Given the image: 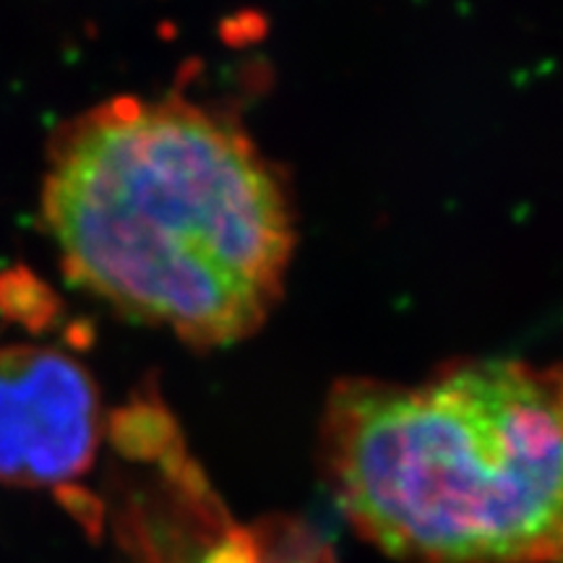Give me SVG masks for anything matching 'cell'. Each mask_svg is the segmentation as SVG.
I'll use <instances>...</instances> for the list:
<instances>
[{
  "mask_svg": "<svg viewBox=\"0 0 563 563\" xmlns=\"http://www.w3.org/2000/svg\"><path fill=\"white\" fill-rule=\"evenodd\" d=\"M321 456L350 522L394 559L563 563V415L522 363L336 384Z\"/></svg>",
  "mask_w": 563,
  "mask_h": 563,
  "instance_id": "cell-2",
  "label": "cell"
},
{
  "mask_svg": "<svg viewBox=\"0 0 563 563\" xmlns=\"http://www.w3.org/2000/svg\"><path fill=\"white\" fill-rule=\"evenodd\" d=\"M42 211L76 285L199 347L253 334L285 290V191L251 139L199 104L84 112L53 144Z\"/></svg>",
  "mask_w": 563,
  "mask_h": 563,
  "instance_id": "cell-1",
  "label": "cell"
},
{
  "mask_svg": "<svg viewBox=\"0 0 563 563\" xmlns=\"http://www.w3.org/2000/svg\"><path fill=\"white\" fill-rule=\"evenodd\" d=\"M548 382H551V386H553V394H555V399H559V407L563 415V371L555 373V376H548Z\"/></svg>",
  "mask_w": 563,
  "mask_h": 563,
  "instance_id": "cell-5",
  "label": "cell"
},
{
  "mask_svg": "<svg viewBox=\"0 0 563 563\" xmlns=\"http://www.w3.org/2000/svg\"><path fill=\"white\" fill-rule=\"evenodd\" d=\"M253 534L262 563H334L327 545L295 525H262Z\"/></svg>",
  "mask_w": 563,
  "mask_h": 563,
  "instance_id": "cell-4",
  "label": "cell"
},
{
  "mask_svg": "<svg viewBox=\"0 0 563 563\" xmlns=\"http://www.w3.org/2000/svg\"><path fill=\"white\" fill-rule=\"evenodd\" d=\"M100 433V397L74 357L30 344L0 350V483L76 481Z\"/></svg>",
  "mask_w": 563,
  "mask_h": 563,
  "instance_id": "cell-3",
  "label": "cell"
}]
</instances>
